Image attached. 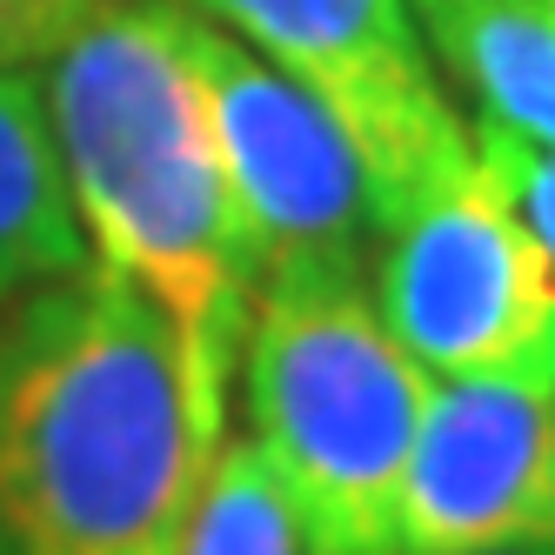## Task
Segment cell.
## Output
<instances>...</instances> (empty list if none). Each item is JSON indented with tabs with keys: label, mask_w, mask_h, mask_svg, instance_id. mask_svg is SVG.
<instances>
[{
	"label": "cell",
	"mask_w": 555,
	"mask_h": 555,
	"mask_svg": "<svg viewBox=\"0 0 555 555\" xmlns=\"http://www.w3.org/2000/svg\"><path fill=\"white\" fill-rule=\"evenodd\" d=\"M369 288L415 369L555 388V261L482 168L375 234Z\"/></svg>",
	"instance_id": "cell-5"
},
{
	"label": "cell",
	"mask_w": 555,
	"mask_h": 555,
	"mask_svg": "<svg viewBox=\"0 0 555 555\" xmlns=\"http://www.w3.org/2000/svg\"><path fill=\"white\" fill-rule=\"evenodd\" d=\"M335 114L369 181L375 234L475 175V141L435 81L415 0H181Z\"/></svg>",
	"instance_id": "cell-4"
},
{
	"label": "cell",
	"mask_w": 555,
	"mask_h": 555,
	"mask_svg": "<svg viewBox=\"0 0 555 555\" xmlns=\"http://www.w3.org/2000/svg\"><path fill=\"white\" fill-rule=\"evenodd\" d=\"M555 542V388L449 375L428 388L395 495V555Z\"/></svg>",
	"instance_id": "cell-7"
},
{
	"label": "cell",
	"mask_w": 555,
	"mask_h": 555,
	"mask_svg": "<svg viewBox=\"0 0 555 555\" xmlns=\"http://www.w3.org/2000/svg\"><path fill=\"white\" fill-rule=\"evenodd\" d=\"M41 94L88 261L162 308L194 415L228 435L261 274L181 48V0H94L48 54Z\"/></svg>",
	"instance_id": "cell-2"
},
{
	"label": "cell",
	"mask_w": 555,
	"mask_h": 555,
	"mask_svg": "<svg viewBox=\"0 0 555 555\" xmlns=\"http://www.w3.org/2000/svg\"><path fill=\"white\" fill-rule=\"evenodd\" d=\"M221 442L162 308L101 261L0 308V555H175Z\"/></svg>",
	"instance_id": "cell-1"
},
{
	"label": "cell",
	"mask_w": 555,
	"mask_h": 555,
	"mask_svg": "<svg viewBox=\"0 0 555 555\" xmlns=\"http://www.w3.org/2000/svg\"><path fill=\"white\" fill-rule=\"evenodd\" d=\"M88 268V234L74 221L48 94L27 67H0V308Z\"/></svg>",
	"instance_id": "cell-9"
},
{
	"label": "cell",
	"mask_w": 555,
	"mask_h": 555,
	"mask_svg": "<svg viewBox=\"0 0 555 555\" xmlns=\"http://www.w3.org/2000/svg\"><path fill=\"white\" fill-rule=\"evenodd\" d=\"M181 48L202 88V114L221 154V181L242 215L255 274L288 268H369L375 208L335 114L274 61L242 48L215 21L181 8Z\"/></svg>",
	"instance_id": "cell-6"
},
{
	"label": "cell",
	"mask_w": 555,
	"mask_h": 555,
	"mask_svg": "<svg viewBox=\"0 0 555 555\" xmlns=\"http://www.w3.org/2000/svg\"><path fill=\"white\" fill-rule=\"evenodd\" d=\"M248 442L282 482L301 555H395V495L428 382L388 335L369 268H288L242 335Z\"/></svg>",
	"instance_id": "cell-3"
},
{
	"label": "cell",
	"mask_w": 555,
	"mask_h": 555,
	"mask_svg": "<svg viewBox=\"0 0 555 555\" xmlns=\"http://www.w3.org/2000/svg\"><path fill=\"white\" fill-rule=\"evenodd\" d=\"M175 555H301L295 508H288L282 482L268 475V462L255 455L248 435L242 442L234 435L221 442Z\"/></svg>",
	"instance_id": "cell-10"
},
{
	"label": "cell",
	"mask_w": 555,
	"mask_h": 555,
	"mask_svg": "<svg viewBox=\"0 0 555 555\" xmlns=\"http://www.w3.org/2000/svg\"><path fill=\"white\" fill-rule=\"evenodd\" d=\"M422 41L468 88L482 121L555 147V8L548 0H415Z\"/></svg>",
	"instance_id": "cell-8"
},
{
	"label": "cell",
	"mask_w": 555,
	"mask_h": 555,
	"mask_svg": "<svg viewBox=\"0 0 555 555\" xmlns=\"http://www.w3.org/2000/svg\"><path fill=\"white\" fill-rule=\"evenodd\" d=\"M468 141H475V168H482V181L502 194L508 215L522 221L542 242V255L555 261V147L515 134L502 121H482V114H475Z\"/></svg>",
	"instance_id": "cell-11"
},
{
	"label": "cell",
	"mask_w": 555,
	"mask_h": 555,
	"mask_svg": "<svg viewBox=\"0 0 555 555\" xmlns=\"http://www.w3.org/2000/svg\"><path fill=\"white\" fill-rule=\"evenodd\" d=\"M495 555H555V542H542V548H495Z\"/></svg>",
	"instance_id": "cell-13"
},
{
	"label": "cell",
	"mask_w": 555,
	"mask_h": 555,
	"mask_svg": "<svg viewBox=\"0 0 555 555\" xmlns=\"http://www.w3.org/2000/svg\"><path fill=\"white\" fill-rule=\"evenodd\" d=\"M94 0H0V67L48 61Z\"/></svg>",
	"instance_id": "cell-12"
},
{
	"label": "cell",
	"mask_w": 555,
	"mask_h": 555,
	"mask_svg": "<svg viewBox=\"0 0 555 555\" xmlns=\"http://www.w3.org/2000/svg\"><path fill=\"white\" fill-rule=\"evenodd\" d=\"M548 8H555V0H548Z\"/></svg>",
	"instance_id": "cell-14"
}]
</instances>
